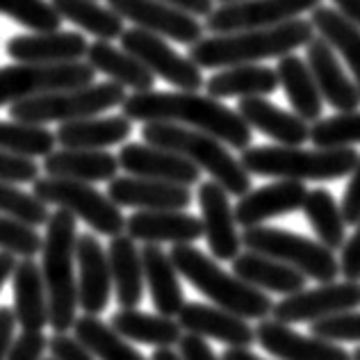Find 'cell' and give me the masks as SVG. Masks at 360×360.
<instances>
[{
    "label": "cell",
    "mask_w": 360,
    "mask_h": 360,
    "mask_svg": "<svg viewBox=\"0 0 360 360\" xmlns=\"http://www.w3.org/2000/svg\"><path fill=\"white\" fill-rule=\"evenodd\" d=\"M178 356L180 360H219V356H214L212 347L203 338L192 333L178 340Z\"/></svg>",
    "instance_id": "cell-51"
},
{
    "label": "cell",
    "mask_w": 360,
    "mask_h": 360,
    "mask_svg": "<svg viewBox=\"0 0 360 360\" xmlns=\"http://www.w3.org/2000/svg\"><path fill=\"white\" fill-rule=\"evenodd\" d=\"M51 5L62 21L82 27L98 41H115L126 30L123 18L96 0H51Z\"/></svg>",
    "instance_id": "cell-37"
},
{
    "label": "cell",
    "mask_w": 360,
    "mask_h": 360,
    "mask_svg": "<svg viewBox=\"0 0 360 360\" xmlns=\"http://www.w3.org/2000/svg\"><path fill=\"white\" fill-rule=\"evenodd\" d=\"M306 64L315 78L321 101L338 112H356L360 108V91L340 64L335 51L321 37H312L306 44Z\"/></svg>",
    "instance_id": "cell-17"
},
{
    "label": "cell",
    "mask_w": 360,
    "mask_h": 360,
    "mask_svg": "<svg viewBox=\"0 0 360 360\" xmlns=\"http://www.w3.org/2000/svg\"><path fill=\"white\" fill-rule=\"evenodd\" d=\"M219 360H264L260 356H255L253 352H249V349H231L229 352H224V356Z\"/></svg>",
    "instance_id": "cell-56"
},
{
    "label": "cell",
    "mask_w": 360,
    "mask_h": 360,
    "mask_svg": "<svg viewBox=\"0 0 360 360\" xmlns=\"http://www.w3.org/2000/svg\"><path fill=\"white\" fill-rule=\"evenodd\" d=\"M233 274L253 288L278 292L285 297L306 290V276L301 271L253 251H244L233 260Z\"/></svg>",
    "instance_id": "cell-30"
},
{
    "label": "cell",
    "mask_w": 360,
    "mask_h": 360,
    "mask_svg": "<svg viewBox=\"0 0 360 360\" xmlns=\"http://www.w3.org/2000/svg\"><path fill=\"white\" fill-rule=\"evenodd\" d=\"M128 238L144 244H194L203 238L201 219L183 210H139L126 219Z\"/></svg>",
    "instance_id": "cell-24"
},
{
    "label": "cell",
    "mask_w": 360,
    "mask_h": 360,
    "mask_svg": "<svg viewBox=\"0 0 360 360\" xmlns=\"http://www.w3.org/2000/svg\"><path fill=\"white\" fill-rule=\"evenodd\" d=\"M123 117L139 123H176L205 132L221 144L244 150L251 146V128L229 105L198 91H137L121 103Z\"/></svg>",
    "instance_id": "cell-1"
},
{
    "label": "cell",
    "mask_w": 360,
    "mask_h": 360,
    "mask_svg": "<svg viewBox=\"0 0 360 360\" xmlns=\"http://www.w3.org/2000/svg\"><path fill=\"white\" fill-rule=\"evenodd\" d=\"M278 89V75L269 66L260 64H238L229 69H219L212 78H207L205 91L212 98H253L271 96Z\"/></svg>",
    "instance_id": "cell-31"
},
{
    "label": "cell",
    "mask_w": 360,
    "mask_h": 360,
    "mask_svg": "<svg viewBox=\"0 0 360 360\" xmlns=\"http://www.w3.org/2000/svg\"><path fill=\"white\" fill-rule=\"evenodd\" d=\"M352 360H360V347L356 349V352L352 354Z\"/></svg>",
    "instance_id": "cell-58"
},
{
    "label": "cell",
    "mask_w": 360,
    "mask_h": 360,
    "mask_svg": "<svg viewBox=\"0 0 360 360\" xmlns=\"http://www.w3.org/2000/svg\"><path fill=\"white\" fill-rule=\"evenodd\" d=\"M126 101V89L115 82H101V84H87L80 89H64V91H51L41 96L18 101L9 105V117L14 121L25 123H44L53 121H78L87 117H98L103 112L121 108Z\"/></svg>",
    "instance_id": "cell-7"
},
{
    "label": "cell",
    "mask_w": 360,
    "mask_h": 360,
    "mask_svg": "<svg viewBox=\"0 0 360 360\" xmlns=\"http://www.w3.org/2000/svg\"><path fill=\"white\" fill-rule=\"evenodd\" d=\"M278 84L285 89V96L290 101L295 115L301 117L306 123H315L321 119V110H324V101L319 96V89L315 84V78L308 69L306 60L299 55H283L278 58L276 69Z\"/></svg>",
    "instance_id": "cell-34"
},
{
    "label": "cell",
    "mask_w": 360,
    "mask_h": 360,
    "mask_svg": "<svg viewBox=\"0 0 360 360\" xmlns=\"http://www.w3.org/2000/svg\"><path fill=\"white\" fill-rule=\"evenodd\" d=\"M132 132V121L123 115L117 117H87L66 121L55 132V141L62 148L108 150L110 146L123 144Z\"/></svg>",
    "instance_id": "cell-28"
},
{
    "label": "cell",
    "mask_w": 360,
    "mask_h": 360,
    "mask_svg": "<svg viewBox=\"0 0 360 360\" xmlns=\"http://www.w3.org/2000/svg\"><path fill=\"white\" fill-rule=\"evenodd\" d=\"M87 37L80 32H32L16 34L5 44L7 55L21 64H71L87 55Z\"/></svg>",
    "instance_id": "cell-22"
},
{
    "label": "cell",
    "mask_w": 360,
    "mask_h": 360,
    "mask_svg": "<svg viewBox=\"0 0 360 360\" xmlns=\"http://www.w3.org/2000/svg\"><path fill=\"white\" fill-rule=\"evenodd\" d=\"M110 326L117 330L123 340H132V342L150 345L155 349L174 347L178 340L183 338V328L178 326L174 317L165 315H148L144 310L137 308H121L112 315Z\"/></svg>",
    "instance_id": "cell-35"
},
{
    "label": "cell",
    "mask_w": 360,
    "mask_h": 360,
    "mask_svg": "<svg viewBox=\"0 0 360 360\" xmlns=\"http://www.w3.org/2000/svg\"><path fill=\"white\" fill-rule=\"evenodd\" d=\"M354 146L342 148H301V146H249L242 150L240 165L249 176L278 180H338L354 172L358 162Z\"/></svg>",
    "instance_id": "cell-5"
},
{
    "label": "cell",
    "mask_w": 360,
    "mask_h": 360,
    "mask_svg": "<svg viewBox=\"0 0 360 360\" xmlns=\"http://www.w3.org/2000/svg\"><path fill=\"white\" fill-rule=\"evenodd\" d=\"M217 3H221V5H226V3H235V0H217Z\"/></svg>",
    "instance_id": "cell-59"
},
{
    "label": "cell",
    "mask_w": 360,
    "mask_h": 360,
    "mask_svg": "<svg viewBox=\"0 0 360 360\" xmlns=\"http://www.w3.org/2000/svg\"><path fill=\"white\" fill-rule=\"evenodd\" d=\"M310 333L326 342H360V312H340L310 321Z\"/></svg>",
    "instance_id": "cell-45"
},
{
    "label": "cell",
    "mask_w": 360,
    "mask_h": 360,
    "mask_svg": "<svg viewBox=\"0 0 360 360\" xmlns=\"http://www.w3.org/2000/svg\"><path fill=\"white\" fill-rule=\"evenodd\" d=\"M169 260L176 271L192 288L207 297L217 308H224L242 319H267L271 315L274 301L262 290L240 281L235 274L224 271L210 255L192 244H174Z\"/></svg>",
    "instance_id": "cell-4"
},
{
    "label": "cell",
    "mask_w": 360,
    "mask_h": 360,
    "mask_svg": "<svg viewBox=\"0 0 360 360\" xmlns=\"http://www.w3.org/2000/svg\"><path fill=\"white\" fill-rule=\"evenodd\" d=\"M306 194L308 189L299 180H276L271 185L249 189L233 207L235 224H240L242 229H253L274 217L297 212L306 201Z\"/></svg>",
    "instance_id": "cell-19"
},
{
    "label": "cell",
    "mask_w": 360,
    "mask_h": 360,
    "mask_svg": "<svg viewBox=\"0 0 360 360\" xmlns=\"http://www.w3.org/2000/svg\"><path fill=\"white\" fill-rule=\"evenodd\" d=\"M141 139L150 146L172 150V153L189 160L201 172L212 176L217 185H221L233 196H244L251 189V176L240 165L238 158L226 148L219 139L205 132H198L176 123H144Z\"/></svg>",
    "instance_id": "cell-6"
},
{
    "label": "cell",
    "mask_w": 360,
    "mask_h": 360,
    "mask_svg": "<svg viewBox=\"0 0 360 360\" xmlns=\"http://www.w3.org/2000/svg\"><path fill=\"white\" fill-rule=\"evenodd\" d=\"M360 306V281L324 283L315 290H301L283 301L274 303L271 315L281 324H301L317 321L340 312L356 310Z\"/></svg>",
    "instance_id": "cell-14"
},
{
    "label": "cell",
    "mask_w": 360,
    "mask_h": 360,
    "mask_svg": "<svg viewBox=\"0 0 360 360\" xmlns=\"http://www.w3.org/2000/svg\"><path fill=\"white\" fill-rule=\"evenodd\" d=\"M49 349L53 360H96L78 340L66 333H55L49 340Z\"/></svg>",
    "instance_id": "cell-48"
},
{
    "label": "cell",
    "mask_w": 360,
    "mask_h": 360,
    "mask_svg": "<svg viewBox=\"0 0 360 360\" xmlns=\"http://www.w3.org/2000/svg\"><path fill=\"white\" fill-rule=\"evenodd\" d=\"M41 360H53V358H41Z\"/></svg>",
    "instance_id": "cell-60"
},
{
    "label": "cell",
    "mask_w": 360,
    "mask_h": 360,
    "mask_svg": "<svg viewBox=\"0 0 360 360\" xmlns=\"http://www.w3.org/2000/svg\"><path fill=\"white\" fill-rule=\"evenodd\" d=\"M46 349H49V338L41 330H23L12 340L5 360H41Z\"/></svg>",
    "instance_id": "cell-47"
},
{
    "label": "cell",
    "mask_w": 360,
    "mask_h": 360,
    "mask_svg": "<svg viewBox=\"0 0 360 360\" xmlns=\"http://www.w3.org/2000/svg\"><path fill=\"white\" fill-rule=\"evenodd\" d=\"M108 198L117 207H137V210H185L192 203V189L185 185L162 183L137 176L112 178Z\"/></svg>",
    "instance_id": "cell-23"
},
{
    "label": "cell",
    "mask_w": 360,
    "mask_h": 360,
    "mask_svg": "<svg viewBox=\"0 0 360 360\" xmlns=\"http://www.w3.org/2000/svg\"><path fill=\"white\" fill-rule=\"evenodd\" d=\"M301 210L312 226V231H315L319 244H324L330 251L342 249L347 224L342 219V212H340V205L335 203V198L328 189L317 187L308 192Z\"/></svg>",
    "instance_id": "cell-39"
},
{
    "label": "cell",
    "mask_w": 360,
    "mask_h": 360,
    "mask_svg": "<svg viewBox=\"0 0 360 360\" xmlns=\"http://www.w3.org/2000/svg\"><path fill=\"white\" fill-rule=\"evenodd\" d=\"M119 39L123 51L141 62L148 73L167 80L180 91H198L205 84L201 69L185 55H178L162 37L150 34L141 27H128Z\"/></svg>",
    "instance_id": "cell-11"
},
{
    "label": "cell",
    "mask_w": 360,
    "mask_h": 360,
    "mask_svg": "<svg viewBox=\"0 0 360 360\" xmlns=\"http://www.w3.org/2000/svg\"><path fill=\"white\" fill-rule=\"evenodd\" d=\"M0 14L32 32H53L62 25L49 0H0Z\"/></svg>",
    "instance_id": "cell-42"
},
{
    "label": "cell",
    "mask_w": 360,
    "mask_h": 360,
    "mask_svg": "<svg viewBox=\"0 0 360 360\" xmlns=\"http://www.w3.org/2000/svg\"><path fill=\"white\" fill-rule=\"evenodd\" d=\"M176 321L187 333L217 340L231 349H249L255 342V328H251L249 321L207 303H185Z\"/></svg>",
    "instance_id": "cell-20"
},
{
    "label": "cell",
    "mask_w": 360,
    "mask_h": 360,
    "mask_svg": "<svg viewBox=\"0 0 360 360\" xmlns=\"http://www.w3.org/2000/svg\"><path fill=\"white\" fill-rule=\"evenodd\" d=\"M235 112L244 119L246 126L278 141V146H301L303 141H308L310 126L306 121L297 117L295 112L274 105L262 96L240 98Z\"/></svg>",
    "instance_id": "cell-25"
},
{
    "label": "cell",
    "mask_w": 360,
    "mask_h": 360,
    "mask_svg": "<svg viewBox=\"0 0 360 360\" xmlns=\"http://www.w3.org/2000/svg\"><path fill=\"white\" fill-rule=\"evenodd\" d=\"M340 14H345L349 21L360 27V0H333Z\"/></svg>",
    "instance_id": "cell-54"
},
{
    "label": "cell",
    "mask_w": 360,
    "mask_h": 360,
    "mask_svg": "<svg viewBox=\"0 0 360 360\" xmlns=\"http://www.w3.org/2000/svg\"><path fill=\"white\" fill-rule=\"evenodd\" d=\"M0 251L18 258H34L41 251V235L32 226L0 214Z\"/></svg>",
    "instance_id": "cell-44"
},
{
    "label": "cell",
    "mask_w": 360,
    "mask_h": 360,
    "mask_svg": "<svg viewBox=\"0 0 360 360\" xmlns=\"http://www.w3.org/2000/svg\"><path fill=\"white\" fill-rule=\"evenodd\" d=\"M352 235V240L342 244V258H340V274L347 281H360V221Z\"/></svg>",
    "instance_id": "cell-50"
},
{
    "label": "cell",
    "mask_w": 360,
    "mask_h": 360,
    "mask_svg": "<svg viewBox=\"0 0 360 360\" xmlns=\"http://www.w3.org/2000/svg\"><path fill=\"white\" fill-rule=\"evenodd\" d=\"M349 185L345 189L342 196V205H340V212H342L345 224H358L360 221V158L354 167V172L349 174Z\"/></svg>",
    "instance_id": "cell-49"
},
{
    "label": "cell",
    "mask_w": 360,
    "mask_h": 360,
    "mask_svg": "<svg viewBox=\"0 0 360 360\" xmlns=\"http://www.w3.org/2000/svg\"><path fill=\"white\" fill-rule=\"evenodd\" d=\"M108 7L123 21L135 23V27L162 39L192 46L205 34V27L196 16L160 0H108Z\"/></svg>",
    "instance_id": "cell-13"
},
{
    "label": "cell",
    "mask_w": 360,
    "mask_h": 360,
    "mask_svg": "<svg viewBox=\"0 0 360 360\" xmlns=\"http://www.w3.org/2000/svg\"><path fill=\"white\" fill-rule=\"evenodd\" d=\"M75 242L78 226L75 217L66 210L51 212L41 238V278L49 299V324L55 333H69L78 308V285H75Z\"/></svg>",
    "instance_id": "cell-3"
},
{
    "label": "cell",
    "mask_w": 360,
    "mask_h": 360,
    "mask_svg": "<svg viewBox=\"0 0 360 360\" xmlns=\"http://www.w3.org/2000/svg\"><path fill=\"white\" fill-rule=\"evenodd\" d=\"M84 60L96 73L108 75L110 82L119 84L123 89H132V94L137 91H150L155 84V75L148 73L141 62H137L130 53L123 49H117L110 41H94L89 44L87 55Z\"/></svg>",
    "instance_id": "cell-33"
},
{
    "label": "cell",
    "mask_w": 360,
    "mask_h": 360,
    "mask_svg": "<svg viewBox=\"0 0 360 360\" xmlns=\"http://www.w3.org/2000/svg\"><path fill=\"white\" fill-rule=\"evenodd\" d=\"M141 271H144V285H148L150 299L158 315L178 317L185 306V292L178 281V271L169 260V253L160 249V244H144L139 251Z\"/></svg>",
    "instance_id": "cell-26"
},
{
    "label": "cell",
    "mask_w": 360,
    "mask_h": 360,
    "mask_svg": "<svg viewBox=\"0 0 360 360\" xmlns=\"http://www.w3.org/2000/svg\"><path fill=\"white\" fill-rule=\"evenodd\" d=\"M312 37H315V27L308 18H292V21L271 27L203 37L189 46L187 58L198 69H229L238 64L283 58L306 46Z\"/></svg>",
    "instance_id": "cell-2"
},
{
    "label": "cell",
    "mask_w": 360,
    "mask_h": 360,
    "mask_svg": "<svg viewBox=\"0 0 360 360\" xmlns=\"http://www.w3.org/2000/svg\"><path fill=\"white\" fill-rule=\"evenodd\" d=\"M108 264L119 306L137 308L144 295V271H141V255L135 240L123 233L112 238L108 246Z\"/></svg>",
    "instance_id": "cell-32"
},
{
    "label": "cell",
    "mask_w": 360,
    "mask_h": 360,
    "mask_svg": "<svg viewBox=\"0 0 360 360\" xmlns=\"http://www.w3.org/2000/svg\"><path fill=\"white\" fill-rule=\"evenodd\" d=\"M14 326H16L14 310L3 306V308H0V360H5L7 349H9V345H12V340H14Z\"/></svg>",
    "instance_id": "cell-52"
},
{
    "label": "cell",
    "mask_w": 360,
    "mask_h": 360,
    "mask_svg": "<svg viewBox=\"0 0 360 360\" xmlns=\"http://www.w3.org/2000/svg\"><path fill=\"white\" fill-rule=\"evenodd\" d=\"M319 5L321 0H235L212 9L203 27L212 34L271 27L299 18Z\"/></svg>",
    "instance_id": "cell-12"
},
{
    "label": "cell",
    "mask_w": 360,
    "mask_h": 360,
    "mask_svg": "<svg viewBox=\"0 0 360 360\" xmlns=\"http://www.w3.org/2000/svg\"><path fill=\"white\" fill-rule=\"evenodd\" d=\"M39 178V165L30 158L12 155L7 150H0V183H34Z\"/></svg>",
    "instance_id": "cell-46"
},
{
    "label": "cell",
    "mask_w": 360,
    "mask_h": 360,
    "mask_svg": "<svg viewBox=\"0 0 360 360\" xmlns=\"http://www.w3.org/2000/svg\"><path fill=\"white\" fill-rule=\"evenodd\" d=\"M160 3L178 7V9H183V12L192 14L196 18H205L214 9V0H160Z\"/></svg>",
    "instance_id": "cell-53"
},
{
    "label": "cell",
    "mask_w": 360,
    "mask_h": 360,
    "mask_svg": "<svg viewBox=\"0 0 360 360\" xmlns=\"http://www.w3.org/2000/svg\"><path fill=\"white\" fill-rule=\"evenodd\" d=\"M255 342L278 360H352V354L340 345L301 335L276 319H260Z\"/></svg>",
    "instance_id": "cell-21"
},
{
    "label": "cell",
    "mask_w": 360,
    "mask_h": 360,
    "mask_svg": "<svg viewBox=\"0 0 360 360\" xmlns=\"http://www.w3.org/2000/svg\"><path fill=\"white\" fill-rule=\"evenodd\" d=\"M14 267H16V255L7 253V251H0V292H3L5 283L12 278Z\"/></svg>",
    "instance_id": "cell-55"
},
{
    "label": "cell",
    "mask_w": 360,
    "mask_h": 360,
    "mask_svg": "<svg viewBox=\"0 0 360 360\" xmlns=\"http://www.w3.org/2000/svg\"><path fill=\"white\" fill-rule=\"evenodd\" d=\"M150 360H180V356L172 347H165V349H155V354L150 356Z\"/></svg>",
    "instance_id": "cell-57"
},
{
    "label": "cell",
    "mask_w": 360,
    "mask_h": 360,
    "mask_svg": "<svg viewBox=\"0 0 360 360\" xmlns=\"http://www.w3.org/2000/svg\"><path fill=\"white\" fill-rule=\"evenodd\" d=\"M308 139L317 148H342L360 144V112H338L310 126Z\"/></svg>",
    "instance_id": "cell-41"
},
{
    "label": "cell",
    "mask_w": 360,
    "mask_h": 360,
    "mask_svg": "<svg viewBox=\"0 0 360 360\" xmlns=\"http://www.w3.org/2000/svg\"><path fill=\"white\" fill-rule=\"evenodd\" d=\"M119 169H123L128 176L148 178V180H162V183L185 185L192 187L201 180V169L194 167L189 160L180 158L172 150L141 144V141H132V144L121 146L117 155Z\"/></svg>",
    "instance_id": "cell-16"
},
{
    "label": "cell",
    "mask_w": 360,
    "mask_h": 360,
    "mask_svg": "<svg viewBox=\"0 0 360 360\" xmlns=\"http://www.w3.org/2000/svg\"><path fill=\"white\" fill-rule=\"evenodd\" d=\"M32 194L46 205H58L60 210L71 212L75 219H82L91 231L105 238H117L126 231L121 207H117L108 194H101L89 183L39 176L32 183Z\"/></svg>",
    "instance_id": "cell-9"
},
{
    "label": "cell",
    "mask_w": 360,
    "mask_h": 360,
    "mask_svg": "<svg viewBox=\"0 0 360 360\" xmlns=\"http://www.w3.org/2000/svg\"><path fill=\"white\" fill-rule=\"evenodd\" d=\"M14 317L23 330H41L49 324V299L39 264L34 258H23L12 271Z\"/></svg>",
    "instance_id": "cell-29"
},
{
    "label": "cell",
    "mask_w": 360,
    "mask_h": 360,
    "mask_svg": "<svg viewBox=\"0 0 360 360\" xmlns=\"http://www.w3.org/2000/svg\"><path fill=\"white\" fill-rule=\"evenodd\" d=\"M308 21L312 23L321 39H326L330 49L342 55V60L352 69L354 82L360 91V27L349 21L345 14H340L338 9L324 5L312 9Z\"/></svg>",
    "instance_id": "cell-36"
},
{
    "label": "cell",
    "mask_w": 360,
    "mask_h": 360,
    "mask_svg": "<svg viewBox=\"0 0 360 360\" xmlns=\"http://www.w3.org/2000/svg\"><path fill=\"white\" fill-rule=\"evenodd\" d=\"M96 71L87 62L71 64H21L0 69V108L51 91L80 89L94 84Z\"/></svg>",
    "instance_id": "cell-10"
},
{
    "label": "cell",
    "mask_w": 360,
    "mask_h": 360,
    "mask_svg": "<svg viewBox=\"0 0 360 360\" xmlns=\"http://www.w3.org/2000/svg\"><path fill=\"white\" fill-rule=\"evenodd\" d=\"M242 246L246 251L267 255L288 267H295L306 278L317 283H335L340 274V262L330 249L303 235L290 233L285 229H271V226H253L244 229L240 235Z\"/></svg>",
    "instance_id": "cell-8"
},
{
    "label": "cell",
    "mask_w": 360,
    "mask_h": 360,
    "mask_svg": "<svg viewBox=\"0 0 360 360\" xmlns=\"http://www.w3.org/2000/svg\"><path fill=\"white\" fill-rule=\"evenodd\" d=\"M231 194L214 180L198 185V207H201V226L203 238L207 240V249L217 260H235L240 255L242 240L235 224Z\"/></svg>",
    "instance_id": "cell-15"
},
{
    "label": "cell",
    "mask_w": 360,
    "mask_h": 360,
    "mask_svg": "<svg viewBox=\"0 0 360 360\" xmlns=\"http://www.w3.org/2000/svg\"><path fill=\"white\" fill-rule=\"evenodd\" d=\"M44 172L53 178L78 180V183H110L117 178V155L108 150H84V148H60L44 158Z\"/></svg>",
    "instance_id": "cell-27"
},
{
    "label": "cell",
    "mask_w": 360,
    "mask_h": 360,
    "mask_svg": "<svg viewBox=\"0 0 360 360\" xmlns=\"http://www.w3.org/2000/svg\"><path fill=\"white\" fill-rule=\"evenodd\" d=\"M75 262H78V281H75V285H78V306H82L84 315L98 317L110 306L112 278L108 251L103 249L96 235H78Z\"/></svg>",
    "instance_id": "cell-18"
},
{
    "label": "cell",
    "mask_w": 360,
    "mask_h": 360,
    "mask_svg": "<svg viewBox=\"0 0 360 360\" xmlns=\"http://www.w3.org/2000/svg\"><path fill=\"white\" fill-rule=\"evenodd\" d=\"M55 132L25 121H0V150L21 158H46L55 150Z\"/></svg>",
    "instance_id": "cell-40"
},
{
    "label": "cell",
    "mask_w": 360,
    "mask_h": 360,
    "mask_svg": "<svg viewBox=\"0 0 360 360\" xmlns=\"http://www.w3.org/2000/svg\"><path fill=\"white\" fill-rule=\"evenodd\" d=\"M0 214L37 229V226H46L51 210L34 194H27L12 183H0Z\"/></svg>",
    "instance_id": "cell-43"
},
{
    "label": "cell",
    "mask_w": 360,
    "mask_h": 360,
    "mask_svg": "<svg viewBox=\"0 0 360 360\" xmlns=\"http://www.w3.org/2000/svg\"><path fill=\"white\" fill-rule=\"evenodd\" d=\"M73 338L98 360H150L141 356L128 340H123L115 328L94 315L75 317Z\"/></svg>",
    "instance_id": "cell-38"
}]
</instances>
